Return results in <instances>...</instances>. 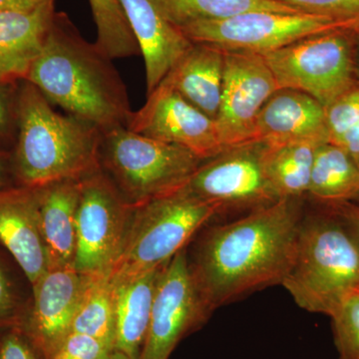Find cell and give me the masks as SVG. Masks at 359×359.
<instances>
[{
  "label": "cell",
  "instance_id": "20",
  "mask_svg": "<svg viewBox=\"0 0 359 359\" xmlns=\"http://www.w3.org/2000/svg\"><path fill=\"white\" fill-rule=\"evenodd\" d=\"M224 69V50L212 45L193 43L161 82L216 120L221 104Z\"/></svg>",
  "mask_w": 359,
  "mask_h": 359
},
{
  "label": "cell",
  "instance_id": "36",
  "mask_svg": "<svg viewBox=\"0 0 359 359\" xmlns=\"http://www.w3.org/2000/svg\"><path fill=\"white\" fill-rule=\"evenodd\" d=\"M56 0H0V13L6 11H27Z\"/></svg>",
  "mask_w": 359,
  "mask_h": 359
},
{
  "label": "cell",
  "instance_id": "11",
  "mask_svg": "<svg viewBox=\"0 0 359 359\" xmlns=\"http://www.w3.org/2000/svg\"><path fill=\"white\" fill-rule=\"evenodd\" d=\"M210 314L196 287L184 249L161 271L139 359H169L184 335L208 320Z\"/></svg>",
  "mask_w": 359,
  "mask_h": 359
},
{
  "label": "cell",
  "instance_id": "7",
  "mask_svg": "<svg viewBox=\"0 0 359 359\" xmlns=\"http://www.w3.org/2000/svg\"><path fill=\"white\" fill-rule=\"evenodd\" d=\"M358 32L314 35L262 56L278 88L308 94L327 108L355 82L354 45Z\"/></svg>",
  "mask_w": 359,
  "mask_h": 359
},
{
  "label": "cell",
  "instance_id": "8",
  "mask_svg": "<svg viewBox=\"0 0 359 359\" xmlns=\"http://www.w3.org/2000/svg\"><path fill=\"white\" fill-rule=\"evenodd\" d=\"M181 30L193 43L212 45L224 51L264 55L314 35L359 30V20L261 11L226 20L194 23Z\"/></svg>",
  "mask_w": 359,
  "mask_h": 359
},
{
  "label": "cell",
  "instance_id": "23",
  "mask_svg": "<svg viewBox=\"0 0 359 359\" xmlns=\"http://www.w3.org/2000/svg\"><path fill=\"white\" fill-rule=\"evenodd\" d=\"M266 143V174L278 199L306 197L318 145L308 142Z\"/></svg>",
  "mask_w": 359,
  "mask_h": 359
},
{
  "label": "cell",
  "instance_id": "26",
  "mask_svg": "<svg viewBox=\"0 0 359 359\" xmlns=\"http://www.w3.org/2000/svg\"><path fill=\"white\" fill-rule=\"evenodd\" d=\"M97 28L96 46L112 60L141 55L119 0H89Z\"/></svg>",
  "mask_w": 359,
  "mask_h": 359
},
{
  "label": "cell",
  "instance_id": "16",
  "mask_svg": "<svg viewBox=\"0 0 359 359\" xmlns=\"http://www.w3.org/2000/svg\"><path fill=\"white\" fill-rule=\"evenodd\" d=\"M145 62L147 95L193 42L161 11L156 0H119Z\"/></svg>",
  "mask_w": 359,
  "mask_h": 359
},
{
  "label": "cell",
  "instance_id": "27",
  "mask_svg": "<svg viewBox=\"0 0 359 359\" xmlns=\"http://www.w3.org/2000/svg\"><path fill=\"white\" fill-rule=\"evenodd\" d=\"M339 359H359V289L330 316Z\"/></svg>",
  "mask_w": 359,
  "mask_h": 359
},
{
  "label": "cell",
  "instance_id": "17",
  "mask_svg": "<svg viewBox=\"0 0 359 359\" xmlns=\"http://www.w3.org/2000/svg\"><path fill=\"white\" fill-rule=\"evenodd\" d=\"M255 141L316 145L330 142L325 107L308 94L278 89L257 115Z\"/></svg>",
  "mask_w": 359,
  "mask_h": 359
},
{
  "label": "cell",
  "instance_id": "6",
  "mask_svg": "<svg viewBox=\"0 0 359 359\" xmlns=\"http://www.w3.org/2000/svg\"><path fill=\"white\" fill-rule=\"evenodd\" d=\"M99 158L132 205L178 190L205 160L173 144L119 127L101 133Z\"/></svg>",
  "mask_w": 359,
  "mask_h": 359
},
{
  "label": "cell",
  "instance_id": "4",
  "mask_svg": "<svg viewBox=\"0 0 359 359\" xmlns=\"http://www.w3.org/2000/svg\"><path fill=\"white\" fill-rule=\"evenodd\" d=\"M282 285L299 308L328 316L359 289L358 245L325 205L304 212L294 263Z\"/></svg>",
  "mask_w": 359,
  "mask_h": 359
},
{
  "label": "cell",
  "instance_id": "3",
  "mask_svg": "<svg viewBox=\"0 0 359 359\" xmlns=\"http://www.w3.org/2000/svg\"><path fill=\"white\" fill-rule=\"evenodd\" d=\"M16 123L18 143L11 156L16 186L42 188L100 169V130L55 111L28 81L16 94Z\"/></svg>",
  "mask_w": 359,
  "mask_h": 359
},
{
  "label": "cell",
  "instance_id": "12",
  "mask_svg": "<svg viewBox=\"0 0 359 359\" xmlns=\"http://www.w3.org/2000/svg\"><path fill=\"white\" fill-rule=\"evenodd\" d=\"M278 89L263 56L224 51L223 90L216 118L224 149L255 141L257 115Z\"/></svg>",
  "mask_w": 359,
  "mask_h": 359
},
{
  "label": "cell",
  "instance_id": "5",
  "mask_svg": "<svg viewBox=\"0 0 359 359\" xmlns=\"http://www.w3.org/2000/svg\"><path fill=\"white\" fill-rule=\"evenodd\" d=\"M217 216L215 205L186 186L134 205L121 252L110 271L111 280L131 278L164 266Z\"/></svg>",
  "mask_w": 359,
  "mask_h": 359
},
{
  "label": "cell",
  "instance_id": "28",
  "mask_svg": "<svg viewBox=\"0 0 359 359\" xmlns=\"http://www.w3.org/2000/svg\"><path fill=\"white\" fill-rule=\"evenodd\" d=\"M330 142L359 125V80L325 108Z\"/></svg>",
  "mask_w": 359,
  "mask_h": 359
},
{
  "label": "cell",
  "instance_id": "14",
  "mask_svg": "<svg viewBox=\"0 0 359 359\" xmlns=\"http://www.w3.org/2000/svg\"><path fill=\"white\" fill-rule=\"evenodd\" d=\"M90 278L74 266L48 269L32 287V306L21 328L45 359L70 334Z\"/></svg>",
  "mask_w": 359,
  "mask_h": 359
},
{
  "label": "cell",
  "instance_id": "34",
  "mask_svg": "<svg viewBox=\"0 0 359 359\" xmlns=\"http://www.w3.org/2000/svg\"><path fill=\"white\" fill-rule=\"evenodd\" d=\"M13 85H0V138H6L16 119V100L13 102Z\"/></svg>",
  "mask_w": 359,
  "mask_h": 359
},
{
  "label": "cell",
  "instance_id": "33",
  "mask_svg": "<svg viewBox=\"0 0 359 359\" xmlns=\"http://www.w3.org/2000/svg\"><path fill=\"white\" fill-rule=\"evenodd\" d=\"M332 210L346 226L359 248V204L353 202L323 205Z\"/></svg>",
  "mask_w": 359,
  "mask_h": 359
},
{
  "label": "cell",
  "instance_id": "32",
  "mask_svg": "<svg viewBox=\"0 0 359 359\" xmlns=\"http://www.w3.org/2000/svg\"><path fill=\"white\" fill-rule=\"evenodd\" d=\"M36 351L21 327L7 328L0 334V359H39Z\"/></svg>",
  "mask_w": 359,
  "mask_h": 359
},
{
  "label": "cell",
  "instance_id": "40",
  "mask_svg": "<svg viewBox=\"0 0 359 359\" xmlns=\"http://www.w3.org/2000/svg\"><path fill=\"white\" fill-rule=\"evenodd\" d=\"M111 354H112V353H107L106 354V355H104L103 358L101 359H111Z\"/></svg>",
  "mask_w": 359,
  "mask_h": 359
},
{
  "label": "cell",
  "instance_id": "1",
  "mask_svg": "<svg viewBox=\"0 0 359 359\" xmlns=\"http://www.w3.org/2000/svg\"><path fill=\"white\" fill-rule=\"evenodd\" d=\"M304 214V198L280 199L208 229L189 266L210 313L282 285L294 263Z\"/></svg>",
  "mask_w": 359,
  "mask_h": 359
},
{
  "label": "cell",
  "instance_id": "39",
  "mask_svg": "<svg viewBox=\"0 0 359 359\" xmlns=\"http://www.w3.org/2000/svg\"><path fill=\"white\" fill-rule=\"evenodd\" d=\"M111 359H131L129 358L128 356L125 355L122 353H119V351H113L112 354H111Z\"/></svg>",
  "mask_w": 359,
  "mask_h": 359
},
{
  "label": "cell",
  "instance_id": "41",
  "mask_svg": "<svg viewBox=\"0 0 359 359\" xmlns=\"http://www.w3.org/2000/svg\"><path fill=\"white\" fill-rule=\"evenodd\" d=\"M358 204H359V202L358 203Z\"/></svg>",
  "mask_w": 359,
  "mask_h": 359
},
{
  "label": "cell",
  "instance_id": "21",
  "mask_svg": "<svg viewBox=\"0 0 359 359\" xmlns=\"http://www.w3.org/2000/svg\"><path fill=\"white\" fill-rule=\"evenodd\" d=\"M160 268L112 280L114 289L115 339L113 351L139 359L147 335Z\"/></svg>",
  "mask_w": 359,
  "mask_h": 359
},
{
  "label": "cell",
  "instance_id": "25",
  "mask_svg": "<svg viewBox=\"0 0 359 359\" xmlns=\"http://www.w3.org/2000/svg\"><path fill=\"white\" fill-rule=\"evenodd\" d=\"M71 332L89 335L114 347V289L110 273L91 276Z\"/></svg>",
  "mask_w": 359,
  "mask_h": 359
},
{
  "label": "cell",
  "instance_id": "10",
  "mask_svg": "<svg viewBox=\"0 0 359 359\" xmlns=\"http://www.w3.org/2000/svg\"><path fill=\"white\" fill-rule=\"evenodd\" d=\"M266 143L252 141L224 148L204 161L186 184L219 215L250 212L278 199L266 170Z\"/></svg>",
  "mask_w": 359,
  "mask_h": 359
},
{
  "label": "cell",
  "instance_id": "18",
  "mask_svg": "<svg viewBox=\"0 0 359 359\" xmlns=\"http://www.w3.org/2000/svg\"><path fill=\"white\" fill-rule=\"evenodd\" d=\"M55 13V2L32 11L0 13V85L27 80Z\"/></svg>",
  "mask_w": 359,
  "mask_h": 359
},
{
  "label": "cell",
  "instance_id": "29",
  "mask_svg": "<svg viewBox=\"0 0 359 359\" xmlns=\"http://www.w3.org/2000/svg\"><path fill=\"white\" fill-rule=\"evenodd\" d=\"M27 313L13 276L0 257V328L22 327Z\"/></svg>",
  "mask_w": 359,
  "mask_h": 359
},
{
  "label": "cell",
  "instance_id": "2",
  "mask_svg": "<svg viewBox=\"0 0 359 359\" xmlns=\"http://www.w3.org/2000/svg\"><path fill=\"white\" fill-rule=\"evenodd\" d=\"M26 81L52 105L100 130L127 127L133 111L112 59L90 43L65 13L54 14L39 57Z\"/></svg>",
  "mask_w": 359,
  "mask_h": 359
},
{
  "label": "cell",
  "instance_id": "30",
  "mask_svg": "<svg viewBox=\"0 0 359 359\" xmlns=\"http://www.w3.org/2000/svg\"><path fill=\"white\" fill-rule=\"evenodd\" d=\"M113 347L89 335L70 332L49 359H101Z\"/></svg>",
  "mask_w": 359,
  "mask_h": 359
},
{
  "label": "cell",
  "instance_id": "19",
  "mask_svg": "<svg viewBox=\"0 0 359 359\" xmlns=\"http://www.w3.org/2000/svg\"><path fill=\"white\" fill-rule=\"evenodd\" d=\"M80 180L39 188L40 228L49 269L74 266Z\"/></svg>",
  "mask_w": 359,
  "mask_h": 359
},
{
  "label": "cell",
  "instance_id": "24",
  "mask_svg": "<svg viewBox=\"0 0 359 359\" xmlns=\"http://www.w3.org/2000/svg\"><path fill=\"white\" fill-rule=\"evenodd\" d=\"M161 11L177 27L203 21L226 20L250 11L302 13L276 0H156Z\"/></svg>",
  "mask_w": 359,
  "mask_h": 359
},
{
  "label": "cell",
  "instance_id": "31",
  "mask_svg": "<svg viewBox=\"0 0 359 359\" xmlns=\"http://www.w3.org/2000/svg\"><path fill=\"white\" fill-rule=\"evenodd\" d=\"M302 13L344 20H359V0H276Z\"/></svg>",
  "mask_w": 359,
  "mask_h": 359
},
{
  "label": "cell",
  "instance_id": "35",
  "mask_svg": "<svg viewBox=\"0 0 359 359\" xmlns=\"http://www.w3.org/2000/svg\"><path fill=\"white\" fill-rule=\"evenodd\" d=\"M332 143L337 144L344 149L359 167V125L349 129Z\"/></svg>",
  "mask_w": 359,
  "mask_h": 359
},
{
  "label": "cell",
  "instance_id": "38",
  "mask_svg": "<svg viewBox=\"0 0 359 359\" xmlns=\"http://www.w3.org/2000/svg\"><path fill=\"white\" fill-rule=\"evenodd\" d=\"M354 75L359 80V30L355 34V45H354Z\"/></svg>",
  "mask_w": 359,
  "mask_h": 359
},
{
  "label": "cell",
  "instance_id": "37",
  "mask_svg": "<svg viewBox=\"0 0 359 359\" xmlns=\"http://www.w3.org/2000/svg\"><path fill=\"white\" fill-rule=\"evenodd\" d=\"M11 166V157L0 152V191L15 187Z\"/></svg>",
  "mask_w": 359,
  "mask_h": 359
},
{
  "label": "cell",
  "instance_id": "22",
  "mask_svg": "<svg viewBox=\"0 0 359 359\" xmlns=\"http://www.w3.org/2000/svg\"><path fill=\"white\" fill-rule=\"evenodd\" d=\"M306 197L316 205L359 202V167L337 144L316 147Z\"/></svg>",
  "mask_w": 359,
  "mask_h": 359
},
{
  "label": "cell",
  "instance_id": "13",
  "mask_svg": "<svg viewBox=\"0 0 359 359\" xmlns=\"http://www.w3.org/2000/svg\"><path fill=\"white\" fill-rule=\"evenodd\" d=\"M127 128L185 148L203 160L224 150L216 120L162 82L148 94L145 105L132 112Z\"/></svg>",
  "mask_w": 359,
  "mask_h": 359
},
{
  "label": "cell",
  "instance_id": "9",
  "mask_svg": "<svg viewBox=\"0 0 359 359\" xmlns=\"http://www.w3.org/2000/svg\"><path fill=\"white\" fill-rule=\"evenodd\" d=\"M134 205L96 170L80 180L74 269L85 276L110 273L119 257Z\"/></svg>",
  "mask_w": 359,
  "mask_h": 359
},
{
  "label": "cell",
  "instance_id": "15",
  "mask_svg": "<svg viewBox=\"0 0 359 359\" xmlns=\"http://www.w3.org/2000/svg\"><path fill=\"white\" fill-rule=\"evenodd\" d=\"M0 244L23 271L32 289L48 271L40 228L39 188L0 191Z\"/></svg>",
  "mask_w": 359,
  "mask_h": 359
}]
</instances>
